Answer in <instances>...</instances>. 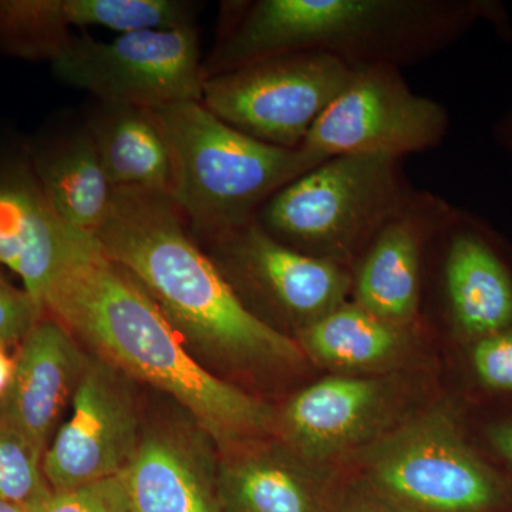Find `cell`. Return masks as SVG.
I'll return each instance as SVG.
<instances>
[{"label":"cell","instance_id":"22","mask_svg":"<svg viewBox=\"0 0 512 512\" xmlns=\"http://www.w3.org/2000/svg\"><path fill=\"white\" fill-rule=\"evenodd\" d=\"M63 0H0V53L55 62L72 40Z\"/></svg>","mask_w":512,"mask_h":512},{"label":"cell","instance_id":"12","mask_svg":"<svg viewBox=\"0 0 512 512\" xmlns=\"http://www.w3.org/2000/svg\"><path fill=\"white\" fill-rule=\"evenodd\" d=\"M441 281L454 330L471 342L512 326V262L503 238L454 207L440 229Z\"/></svg>","mask_w":512,"mask_h":512},{"label":"cell","instance_id":"14","mask_svg":"<svg viewBox=\"0 0 512 512\" xmlns=\"http://www.w3.org/2000/svg\"><path fill=\"white\" fill-rule=\"evenodd\" d=\"M96 245V238L57 215L33 170L0 171V266L22 279L23 289L42 311L53 278Z\"/></svg>","mask_w":512,"mask_h":512},{"label":"cell","instance_id":"33","mask_svg":"<svg viewBox=\"0 0 512 512\" xmlns=\"http://www.w3.org/2000/svg\"><path fill=\"white\" fill-rule=\"evenodd\" d=\"M8 282H6V279L3 278L2 272H0V289L6 288L8 286Z\"/></svg>","mask_w":512,"mask_h":512},{"label":"cell","instance_id":"23","mask_svg":"<svg viewBox=\"0 0 512 512\" xmlns=\"http://www.w3.org/2000/svg\"><path fill=\"white\" fill-rule=\"evenodd\" d=\"M74 28L101 26L120 35L141 30L194 28L195 5L183 0H63Z\"/></svg>","mask_w":512,"mask_h":512},{"label":"cell","instance_id":"8","mask_svg":"<svg viewBox=\"0 0 512 512\" xmlns=\"http://www.w3.org/2000/svg\"><path fill=\"white\" fill-rule=\"evenodd\" d=\"M52 67L60 82L101 103L144 110L201 101L205 80L195 28L141 30L111 42L73 36Z\"/></svg>","mask_w":512,"mask_h":512},{"label":"cell","instance_id":"11","mask_svg":"<svg viewBox=\"0 0 512 512\" xmlns=\"http://www.w3.org/2000/svg\"><path fill=\"white\" fill-rule=\"evenodd\" d=\"M138 447L137 419L120 377L106 360L87 362L73 393V412L42 458L52 491L123 473Z\"/></svg>","mask_w":512,"mask_h":512},{"label":"cell","instance_id":"4","mask_svg":"<svg viewBox=\"0 0 512 512\" xmlns=\"http://www.w3.org/2000/svg\"><path fill=\"white\" fill-rule=\"evenodd\" d=\"M148 113L170 156V198L207 238L255 221L276 192L322 164L303 148L272 146L242 133L201 101Z\"/></svg>","mask_w":512,"mask_h":512},{"label":"cell","instance_id":"20","mask_svg":"<svg viewBox=\"0 0 512 512\" xmlns=\"http://www.w3.org/2000/svg\"><path fill=\"white\" fill-rule=\"evenodd\" d=\"M225 512H330L336 493L279 458L252 456L222 470Z\"/></svg>","mask_w":512,"mask_h":512},{"label":"cell","instance_id":"29","mask_svg":"<svg viewBox=\"0 0 512 512\" xmlns=\"http://www.w3.org/2000/svg\"><path fill=\"white\" fill-rule=\"evenodd\" d=\"M488 439L495 450L512 464V421L497 424L488 431Z\"/></svg>","mask_w":512,"mask_h":512},{"label":"cell","instance_id":"30","mask_svg":"<svg viewBox=\"0 0 512 512\" xmlns=\"http://www.w3.org/2000/svg\"><path fill=\"white\" fill-rule=\"evenodd\" d=\"M494 138L512 157V107L495 124Z\"/></svg>","mask_w":512,"mask_h":512},{"label":"cell","instance_id":"2","mask_svg":"<svg viewBox=\"0 0 512 512\" xmlns=\"http://www.w3.org/2000/svg\"><path fill=\"white\" fill-rule=\"evenodd\" d=\"M204 77L286 53L316 52L352 67L423 62L490 23L512 39L510 16L495 0H256L228 5Z\"/></svg>","mask_w":512,"mask_h":512},{"label":"cell","instance_id":"27","mask_svg":"<svg viewBox=\"0 0 512 512\" xmlns=\"http://www.w3.org/2000/svg\"><path fill=\"white\" fill-rule=\"evenodd\" d=\"M45 316L25 289H0V346L23 340Z\"/></svg>","mask_w":512,"mask_h":512},{"label":"cell","instance_id":"18","mask_svg":"<svg viewBox=\"0 0 512 512\" xmlns=\"http://www.w3.org/2000/svg\"><path fill=\"white\" fill-rule=\"evenodd\" d=\"M86 126L113 190L153 191L170 197V156L148 110L101 103Z\"/></svg>","mask_w":512,"mask_h":512},{"label":"cell","instance_id":"6","mask_svg":"<svg viewBox=\"0 0 512 512\" xmlns=\"http://www.w3.org/2000/svg\"><path fill=\"white\" fill-rule=\"evenodd\" d=\"M360 478L407 512H504L511 493L448 410L420 414L362 451Z\"/></svg>","mask_w":512,"mask_h":512},{"label":"cell","instance_id":"15","mask_svg":"<svg viewBox=\"0 0 512 512\" xmlns=\"http://www.w3.org/2000/svg\"><path fill=\"white\" fill-rule=\"evenodd\" d=\"M393 400L390 380L326 377L293 397L282 414L281 429L299 456L325 463L376 436Z\"/></svg>","mask_w":512,"mask_h":512},{"label":"cell","instance_id":"7","mask_svg":"<svg viewBox=\"0 0 512 512\" xmlns=\"http://www.w3.org/2000/svg\"><path fill=\"white\" fill-rule=\"evenodd\" d=\"M355 69L323 53H286L207 77L201 103L256 140L301 148Z\"/></svg>","mask_w":512,"mask_h":512},{"label":"cell","instance_id":"32","mask_svg":"<svg viewBox=\"0 0 512 512\" xmlns=\"http://www.w3.org/2000/svg\"><path fill=\"white\" fill-rule=\"evenodd\" d=\"M0 512H28L25 508L19 507V505L9 503V501L0 498Z\"/></svg>","mask_w":512,"mask_h":512},{"label":"cell","instance_id":"19","mask_svg":"<svg viewBox=\"0 0 512 512\" xmlns=\"http://www.w3.org/2000/svg\"><path fill=\"white\" fill-rule=\"evenodd\" d=\"M409 330L384 322L356 302H345L299 330L298 343L319 365L343 372H376L397 365L406 355Z\"/></svg>","mask_w":512,"mask_h":512},{"label":"cell","instance_id":"17","mask_svg":"<svg viewBox=\"0 0 512 512\" xmlns=\"http://www.w3.org/2000/svg\"><path fill=\"white\" fill-rule=\"evenodd\" d=\"M33 173L47 200L70 227L96 238L109 214L113 188L84 126L33 154Z\"/></svg>","mask_w":512,"mask_h":512},{"label":"cell","instance_id":"13","mask_svg":"<svg viewBox=\"0 0 512 512\" xmlns=\"http://www.w3.org/2000/svg\"><path fill=\"white\" fill-rule=\"evenodd\" d=\"M453 210L443 198L417 191L357 261L353 302L384 322L410 329L419 316L424 249Z\"/></svg>","mask_w":512,"mask_h":512},{"label":"cell","instance_id":"1","mask_svg":"<svg viewBox=\"0 0 512 512\" xmlns=\"http://www.w3.org/2000/svg\"><path fill=\"white\" fill-rule=\"evenodd\" d=\"M42 306L111 366L171 394L220 443L255 439L279 426L271 407L212 375L184 349L160 306L99 242L63 266Z\"/></svg>","mask_w":512,"mask_h":512},{"label":"cell","instance_id":"21","mask_svg":"<svg viewBox=\"0 0 512 512\" xmlns=\"http://www.w3.org/2000/svg\"><path fill=\"white\" fill-rule=\"evenodd\" d=\"M131 512H225L190 458L168 441L150 439L127 467Z\"/></svg>","mask_w":512,"mask_h":512},{"label":"cell","instance_id":"26","mask_svg":"<svg viewBox=\"0 0 512 512\" xmlns=\"http://www.w3.org/2000/svg\"><path fill=\"white\" fill-rule=\"evenodd\" d=\"M471 366L483 386L512 393V326L473 342Z\"/></svg>","mask_w":512,"mask_h":512},{"label":"cell","instance_id":"28","mask_svg":"<svg viewBox=\"0 0 512 512\" xmlns=\"http://www.w3.org/2000/svg\"><path fill=\"white\" fill-rule=\"evenodd\" d=\"M330 512H407L397 507L382 495L370 490L362 481L339 490L333 498Z\"/></svg>","mask_w":512,"mask_h":512},{"label":"cell","instance_id":"25","mask_svg":"<svg viewBox=\"0 0 512 512\" xmlns=\"http://www.w3.org/2000/svg\"><path fill=\"white\" fill-rule=\"evenodd\" d=\"M29 512H131L127 470L70 490L50 491Z\"/></svg>","mask_w":512,"mask_h":512},{"label":"cell","instance_id":"5","mask_svg":"<svg viewBox=\"0 0 512 512\" xmlns=\"http://www.w3.org/2000/svg\"><path fill=\"white\" fill-rule=\"evenodd\" d=\"M416 194L402 158L346 154L276 192L256 221L282 244L350 271Z\"/></svg>","mask_w":512,"mask_h":512},{"label":"cell","instance_id":"24","mask_svg":"<svg viewBox=\"0 0 512 512\" xmlns=\"http://www.w3.org/2000/svg\"><path fill=\"white\" fill-rule=\"evenodd\" d=\"M42 456L15 431L0 426V498L32 510L50 494Z\"/></svg>","mask_w":512,"mask_h":512},{"label":"cell","instance_id":"31","mask_svg":"<svg viewBox=\"0 0 512 512\" xmlns=\"http://www.w3.org/2000/svg\"><path fill=\"white\" fill-rule=\"evenodd\" d=\"M16 360L6 352V346H0V397L8 392L15 376Z\"/></svg>","mask_w":512,"mask_h":512},{"label":"cell","instance_id":"10","mask_svg":"<svg viewBox=\"0 0 512 512\" xmlns=\"http://www.w3.org/2000/svg\"><path fill=\"white\" fill-rule=\"evenodd\" d=\"M210 239L229 285L254 293L298 332L348 302L349 269L282 244L256 220Z\"/></svg>","mask_w":512,"mask_h":512},{"label":"cell","instance_id":"9","mask_svg":"<svg viewBox=\"0 0 512 512\" xmlns=\"http://www.w3.org/2000/svg\"><path fill=\"white\" fill-rule=\"evenodd\" d=\"M450 127L446 107L410 89L399 67H356L303 141L320 163L346 154L402 158L433 150Z\"/></svg>","mask_w":512,"mask_h":512},{"label":"cell","instance_id":"3","mask_svg":"<svg viewBox=\"0 0 512 512\" xmlns=\"http://www.w3.org/2000/svg\"><path fill=\"white\" fill-rule=\"evenodd\" d=\"M185 224L168 195L114 190L96 239L111 261L140 282L171 325L201 348L242 365L302 363L299 343L249 311Z\"/></svg>","mask_w":512,"mask_h":512},{"label":"cell","instance_id":"16","mask_svg":"<svg viewBox=\"0 0 512 512\" xmlns=\"http://www.w3.org/2000/svg\"><path fill=\"white\" fill-rule=\"evenodd\" d=\"M15 360L12 384L0 397V426L18 433L43 457L87 362L72 333L45 316L22 340Z\"/></svg>","mask_w":512,"mask_h":512}]
</instances>
